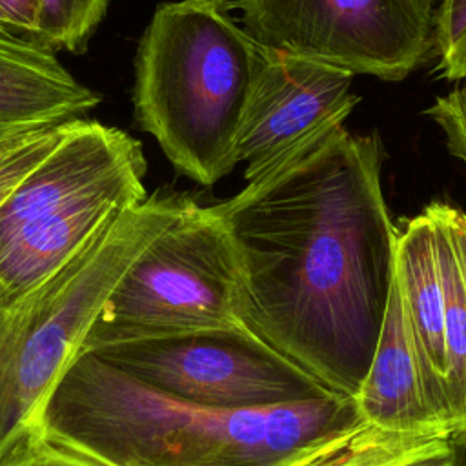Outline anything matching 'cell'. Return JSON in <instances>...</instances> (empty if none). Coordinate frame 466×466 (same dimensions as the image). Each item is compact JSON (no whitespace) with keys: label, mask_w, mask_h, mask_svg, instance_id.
<instances>
[{"label":"cell","mask_w":466,"mask_h":466,"mask_svg":"<svg viewBox=\"0 0 466 466\" xmlns=\"http://www.w3.org/2000/svg\"><path fill=\"white\" fill-rule=\"evenodd\" d=\"M262 53L231 0L157 5L137 46L133 116L178 173L213 186L238 164Z\"/></svg>","instance_id":"cell-3"},{"label":"cell","mask_w":466,"mask_h":466,"mask_svg":"<svg viewBox=\"0 0 466 466\" xmlns=\"http://www.w3.org/2000/svg\"><path fill=\"white\" fill-rule=\"evenodd\" d=\"M211 337L248 348L331 393L315 370L258 315L215 206L186 197L100 308L82 348Z\"/></svg>","instance_id":"cell-4"},{"label":"cell","mask_w":466,"mask_h":466,"mask_svg":"<svg viewBox=\"0 0 466 466\" xmlns=\"http://www.w3.org/2000/svg\"><path fill=\"white\" fill-rule=\"evenodd\" d=\"M442 215L455 251V258L466 286V211L442 202Z\"/></svg>","instance_id":"cell-22"},{"label":"cell","mask_w":466,"mask_h":466,"mask_svg":"<svg viewBox=\"0 0 466 466\" xmlns=\"http://www.w3.org/2000/svg\"><path fill=\"white\" fill-rule=\"evenodd\" d=\"M266 49L399 82L433 51L430 0H233Z\"/></svg>","instance_id":"cell-6"},{"label":"cell","mask_w":466,"mask_h":466,"mask_svg":"<svg viewBox=\"0 0 466 466\" xmlns=\"http://www.w3.org/2000/svg\"><path fill=\"white\" fill-rule=\"evenodd\" d=\"M147 171L142 144L96 120H73L62 142L0 206V248L29 224L106 187L140 184Z\"/></svg>","instance_id":"cell-9"},{"label":"cell","mask_w":466,"mask_h":466,"mask_svg":"<svg viewBox=\"0 0 466 466\" xmlns=\"http://www.w3.org/2000/svg\"><path fill=\"white\" fill-rule=\"evenodd\" d=\"M406 466H455V455H453V451H450V453H442V455L419 459Z\"/></svg>","instance_id":"cell-23"},{"label":"cell","mask_w":466,"mask_h":466,"mask_svg":"<svg viewBox=\"0 0 466 466\" xmlns=\"http://www.w3.org/2000/svg\"><path fill=\"white\" fill-rule=\"evenodd\" d=\"M186 195L155 191L120 209L55 275L15 295L0 282V462L42 439L46 404L129 266Z\"/></svg>","instance_id":"cell-5"},{"label":"cell","mask_w":466,"mask_h":466,"mask_svg":"<svg viewBox=\"0 0 466 466\" xmlns=\"http://www.w3.org/2000/svg\"><path fill=\"white\" fill-rule=\"evenodd\" d=\"M351 80L344 69L264 47L237 146L246 180L269 173L344 126L359 104Z\"/></svg>","instance_id":"cell-7"},{"label":"cell","mask_w":466,"mask_h":466,"mask_svg":"<svg viewBox=\"0 0 466 466\" xmlns=\"http://www.w3.org/2000/svg\"><path fill=\"white\" fill-rule=\"evenodd\" d=\"M0 13L9 22V25L15 29V33L20 38H24L27 42L40 44V38H38V29H40L38 0H0Z\"/></svg>","instance_id":"cell-21"},{"label":"cell","mask_w":466,"mask_h":466,"mask_svg":"<svg viewBox=\"0 0 466 466\" xmlns=\"http://www.w3.org/2000/svg\"><path fill=\"white\" fill-rule=\"evenodd\" d=\"M0 36H15V38H20L16 33H15V29L9 25V22L2 16V13H0ZM24 40V38H22Z\"/></svg>","instance_id":"cell-24"},{"label":"cell","mask_w":466,"mask_h":466,"mask_svg":"<svg viewBox=\"0 0 466 466\" xmlns=\"http://www.w3.org/2000/svg\"><path fill=\"white\" fill-rule=\"evenodd\" d=\"M393 269L431 406L453 435L444 348V291L433 226L426 211L404 220V228L399 229Z\"/></svg>","instance_id":"cell-12"},{"label":"cell","mask_w":466,"mask_h":466,"mask_svg":"<svg viewBox=\"0 0 466 466\" xmlns=\"http://www.w3.org/2000/svg\"><path fill=\"white\" fill-rule=\"evenodd\" d=\"M0 466H107L75 450L64 448L46 437L27 444L20 451L9 455Z\"/></svg>","instance_id":"cell-20"},{"label":"cell","mask_w":466,"mask_h":466,"mask_svg":"<svg viewBox=\"0 0 466 466\" xmlns=\"http://www.w3.org/2000/svg\"><path fill=\"white\" fill-rule=\"evenodd\" d=\"M450 441L446 433L388 431L355 417L297 448L275 466H406L453 451Z\"/></svg>","instance_id":"cell-14"},{"label":"cell","mask_w":466,"mask_h":466,"mask_svg":"<svg viewBox=\"0 0 466 466\" xmlns=\"http://www.w3.org/2000/svg\"><path fill=\"white\" fill-rule=\"evenodd\" d=\"M109 0H38L40 44L78 53L102 22Z\"/></svg>","instance_id":"cell-16"},{"label":"cell","mask_w":466,"mask_h":466,"mask_svg":"<svg viewBox=\"0 0 466 466\" xmlns=\"http://www.w3.org/2000/svg\"><path fill=\"white\" fill-rule=\"evenodd\" d=\"M424 211L433 226L444 291V348L453 435H466V286L442 215V202H433Z\"/></svg>","instance_id":"cell-15"},{"label":"cell","mask_w":466,"mask_h":466,"mask_svg":"<svg viewBox=\"0 0 466 466\" xmlns=\"http://www.w3.org/2000/svg\"><path fill=\"white\" fill-rule=\"evenodd\" d=\"M71 122L38 126L0 137V206L15 187L62 142Z\"/></svg>","instance_id":"cell-17"},{"label":"cell","mask_w":466,"mask_h":466,"mask_svg":"<svg viewBox=\"0 0 466 466\" xmlns=\"http://www.w3.org/2000/svg\"><path fill=\"white\" fill-rule=\"evenodd\" d=\"M382 160L375 131L340 126L215 204L260 319L344 397L342 368L368 355L395 266Z\"/></svg>","instance_id":"cell-1"},{"label":"cell","mask_w":466,"mask_h":466,"mask_svg":"<svg viewBox=\"0 0 466 466\" xmlns=\"http://www.w3.org/2000/svg\"><path fill=\"white\" fill-rule=\"evenodd\" d=\"M95 355L157 390L208 408L244 410L328 395L277 362L222 339L138 342Z\"/></svg>","instance_id":"cell-8"},{"label":"cell","mask_w":466,"mask_h":466,"mask_svg":"<svg viewBox=\"0 0 466 466\" xmlns=\"http://www.w3.org/2000/svg\"><path fill=\"white\" fill-rule=\"evenodd\" d=\"M355 417L342 395L208 408L80 353L46 404L42 435L107 466H275Z\"/></svg>","instance_id":"cell-2"},{"label":"cell","mask_w":466,"mask_h":466,"mask_svg":"<svg viewBox=\"0 0 466 466\" xmlns=\"http://www.w3.org/2000/svg\"><path fill=\"white\" fill-rule=\"evenodd\" d=\"M351 402L359 419L382 430L446 433L453 437L431 406L422 362L395 280V269L373 351L351 393Z\"/></svg>","instance_id":"cell-10"},{"label":"cell","mask_w":466,"mask_h":466,"mask_svg":"<svg viewBox=\"0 0 466 466\" xmlns=\"http://www.w3.org/2000/svg\"><path fill=\"white\" fill-rule=\"evenodd\" d=\"M430 2H433V5H437V2H441V0H430Z\"/></svg>","instance_id":"cell-25"},{"label":"cell","mask_w":466,"mask_h":466,"mask_svg":"<svg viewBox=\"0 0 466 466\" xmlns=\"http://www.w3.org/2000/svg\"><path fill=\"white\" fill-rule=\"evenodd\" d=\"M426 113L442 131L448 151L466 166V80L435 98Z\"/></svg>","instance_id":"cell-19"},{"label":"cell","mask_w":466,"mask_h":466,"mask_svg":"<svg viewBox=\"0 0 466 466\" xmlns=\"http://www.w3.org/2000/svg\"><path fill=\"white\" fill-rule=\"evenodd\" d=\"M100 95L78 82L53 49L0 36V137L84 118Z\"/></svg>","instance_id":"cell-13"},{"label":"cell","mask_w":466,"mask_h":466,"mask_svg":"<svg viewBox=\"0 0 466 466\" xmlns=\"http://www.w3.org/2000/svg\"><path fill=\"white\" fill-rule=\"evenodd\" d=\"M433 55L442 78L466 80V0H441L433 13Z\"/></svg>","instance_id":"cell-18"},{"label":"cell","mask_w":466,"mask_h":466,"mask_svg":"<svg viewBox=\"0 0 466 466\" xmlns=\"http://www.w3.org/2000/svg\"><path fill=\"white\" fill-rule=\"evenodd\" d=\"M147 197L144 182L89 193L29 224L0 248V282L22 295L67 264L120 209Z\"/></svg>","instance_id":"cell-11"}]
</instances>
